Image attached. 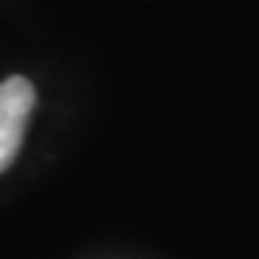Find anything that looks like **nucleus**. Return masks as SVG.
Segmentation results:
<instances>
[{"label":"nucleus","instance_id":"f257e3e1","mask_svg":"<svg viewBox=\"0 0 259 259\" xmlns=\"http://www.w3.org/2000/svg\"><path fill=\"white\" fill-rule=\"evenodd\" d=\"M35 87L23 75L0 81V173H6L26 136L29 115L35 110Z\"/></svg>","mask_w":259,"mask_h":259}]
</instances>
